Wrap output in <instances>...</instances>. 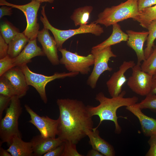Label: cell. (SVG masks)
Returning a JSON list of instances; mask_svg holds the SVG:
<instances>
[{"instance_id":"6da1fadb","label":"cell","mask_w":156,"mask_h":156,"mask_svg":"<svg viewBox=\"0 0 156 156\" xmlns=\"http://www.w3.org/2000/svg\"><path fill=\"white\" fill-rule=\"evenodd\" d=\"M59 110L57 119L58 137L63 142L77 144L86 136L85 130L93 128L92 117L81 101L76 99H57Z\"/></svg>"},{"instance_id":"7a4b0ae2","label":"cell","mask_w":156,"mask_h":156,"mask_svg":"<svg viewBox=\"0 0 156 156\" xmlns=\"http://www.w3.org/2000/svg\"><path fill=\"white\" fill-rule=\"evenodd\" d=\"M126 93L125 91H122L118 96L111 98L106 97L102 92L96 94L95 99L99 102V104L96 106H87L90 115L92 116H97L100 119L98 125L93 129H97L103 121L110 120L114 124L115 133L119 134L121 133L122 128L118 124L116 115L117 109L122 107H127L137 103L138 100V98L136 96L125 97Z\"/></svg>"},{"instance_id":"3957f363","label":"cell","mask_w":156,"mask_h":156,"mask_svg":"<svg viewBox=\"0 0 156 156\" xmlns=\"http://www.w3.org/2000/svg\"><path fill=\"white\" fill-rule=\"evenodd\" d=\"M20 99L16 95L12 97L4 117L0 120V146L5 142L9 145L14 137L21 136L18 128V120L23 109Z\"/></svg>"},{"instance_id":"277c9868","label":"cell","mask_w":156,"mask_h":156,"mask_svg":"<svg viewBox=\"0 0 156 156\" xmlns=\"http://www.w3.org/2000/svg\"><path fill=\"white\" fill-rule=\"evenodd\" d=\"M138 0H127L118 5L106 8L98 15L94 21L107 27L129 18H135L138 14Z\"/></svg>"},{"instance_id":"5b68a950","label":"cell","mask_w":156,"mask_h":156,"mask_svg":"<svg viewBox=\"0 0 156 156\" xmlns=\"http://www.w3.org/2000/svg\"><path fill=\"white\" fill-rule=\"evenodd\" d=\"M46 5L42 7L40 20L44 27L50 30L53 34L58 49L62 48L64 42L68 39L77 34L91 33L97 36H100L104 32L103 28L94 21L89 24L80 26L77 29L62 30L56 28L50 23L46 16L45 8Z\"/></svg>"},{"instance_id":"8992f818","label":"cell","mask_w":156,"mask_h":156,"mask_svg":"<svg viewBox=\"0 0 156 156\" xmlns=\"http://www.w3.org/2000/svg\"><path fill=\"white\" fill-rule=\"evenodd\" d=\"M19 67L21 69L25 76L28 85L33 86L36 89L41 99L45 103H47L48 101L45 87L48 83L57 79L75 77L79 73L78 72H56L52 75L48 76L32 72L27 64Z\"/></svg>"},{"instance_id":"52a82bcc","label":"cell","mask_w":156,"mask_h":156,"mask_svg":"<svg viewBox=\"0 0 156 156\" xmlns=\"http://www.w3.org/2000/svg\"><path fill=\"white\" fill-rule=\"evenodd\" d=\"M58 50L62 55L60 64L64 65L69 72H78L86 75L90 71V66L94 63V57L91 53L84 56L80 55L77 52H72L65 48Z\"/></svg>"},{"instance_id":"ba28073f","label":"cell","mask_w":156,"mask_h":156,"mask_svg":"<svg viewBox=\"0 0 156 156\" xmlns=\"http://www.w3.org/2000/svg\"><path fill=\"white\" fill-rule=\"evenodd\" d=\"M41 3L35 1L23 5L13 4L5 0H0V5H5L18 9L25 16L27 25L23 33L29 40L36 38L39 31V25L38 23L37 13Z\"/></svg>"},{"instance_id":"9c48e42d","label":"cell","mask_w":156,"mask_h":156,"mask_svg":"<svg viewBox=\"0 0 156 156\" xmlns=\"http://www.w3.org/2000/svg\"><path fill=\"white\" fill-rule=\"evenodd\" d=\"M91 53L94 58V67L87 80V83L91 88L94 89L101 75L106 71L112 70V68L108 65V62L111 58L115 57L117 55L112 51L111 47L100 51L92 49Z\"/></svg>"},{"instance_id":"30bf717a","label":"cell","mask_w":156,"mask_h":156,"mask_svg":"<svg viewBox=\"0 0 156 156\" xmlns=\"http://www.w3.org/2000/svg\"><path fill=\"white\" fill-rule=\"evenodd\" d=\"M132 69V75L127 82L128 86L138 94L146 96L150 91L153 75L142 70L140 65L137 64Z\"/></svg>"},{"instance_id":"8fae6325","label":"cell","mask_w":156,"mask_h":156,"mask_svg":"<svg viewBox=\"0 0 156 156\" xmlns=\"http://www.w3.org/2000/svg\"><path fill=\"white\" fill-rule=\"evenodd\" d=\"M24 106L30 117L29 122L37 128L40 135L44 138H55L58 133V119H53L47 116H40L28 105L25 104Z\"/></svg>"},{"instance_id":"7c38bea8","label":"cell","mask_w":156,"mask_h":156,"mask_svg":"<svg viewBox=\"0 0 156 156\" xmlns=\"http://www.w3.org/2000/svg\"><path fill=\"white\" fill-rule=\"evenodd\" d=\"M135 64L133 61H124L118 70L114 73L106 83L108 92L112 97L118 96L122 91V88L127 79L125 74Z\"/></svg>"},{"instance_id":"4fadbf2b","label":"cell","mask_w":156,"mask_h":156,"mask_svg":"<svg viewBox=\"0 0 156 156\" xmlns=\"http://www.w3.org/2000/svg\"><path fill=\"white\" fill-rule=\"evenodd\" d=\"M48 29L44 27L39 31L37 38L42 47V50L48 60L53 66L59 64L57 48L55 40L50 34Z\"/></svg>"},{"instance_id":"5bb4252c","label":"cell","mask_w":156,"mask_h":156,"mask_svg":"<svg viewBox=\"0 0 156 156\" xmlns=\"http://www.w3.org/2000/svg\"><path fill=\"white\" fill-rule=\"evenodd\" d=\"M3 75L6 77L12 84L16 95L20 98L26 94L29 89L25 76L19 67H14L6 72Z\"/></svg>"},{"instance_id":"9a60e30c","label":"cell","mask_w":156,"mask_h":156,"mask_svg":"<svg viewBox=\"0 0 156 156\" xmlns=\"http://www.w3.org/2000/svg\"><path fill=\"white\" fill-rule=\"evenodd\" d=\"M126 32L128 36L127 44L135 51L137 57V64L140 65L141 62L145 60L143 46L146 40L148 31H136L128 30H126Z\"/></svg>"},{"instance_id":"2e32d148","label":"cell","mask_w":156,"mask_h":156,"mask_svg":"<svg viewBox=\"0 0 156 156\" xmlns=\"http://www.w3.org/2000/svg\"><path fill=\"white\" fill-rule=\"evenodd\" d=\"M34 156H41L61 145L63 142L57 138H46L40 135L34 136L31 139Z\"/></svg>"},{"instance_id":"e0dca14e","label":"cell","mask_w":156,"mask_h":156,"mask_svg":"<svg viewBox=\"0 0 156 156\" xmlns=\"http://www.w3.org/2000/svg\"><path fill=\"white\" fill-rule=\"evenodd\" d=\"M126 109L138 118L145 136L150 137L156 134V119L148 117L143 113L138 103L126 107Z\"/></svg>"},{"instance_id":"ac0fdd59","label":"cell","mask_w":156,"mask_h":156,"mask_svg":"<svg viewBox=\"0 0 156 156\" xmlns=\"http://www.w3.org/2000/svg\"><path fill=\"white\" fill-rule=\"evenodd\" d=\"M45 55L42 49L37 45L36 38L29 40L21 52L14 58V64L15 67H20L31 62L33 57Z\"/></svg>"},{"instance_id":"d6986e66","label":"cell","mask_w":156,"mask_h":156,"mask_svg":"<svg viewBox=\"0 0 156 156\" xmlns=\"http://www.w3.org/2000/svg\"><path fill=\"white\" fill-rule=\"evenodd\" d=\"M85 132L89 139V143L92 148L98 151L104 156L115 155V151L113 146L101 137L97 129H87Z\"/></svg>"},{"instance_id":"ffe728a7","label":"cell","mask_w":156,"mask_h":156,"mask_svg":"<svg viewBox=\"0 0 156 156\" xmlns=\"http://www.w3.org/2000/svg\"><path fill=\"white\" fill-rule=\"evenodd\" d=\"M112 26V31L110 36L103 42L93 47L92 49L100 51L122 42L127 41L128 36L122 30L120 25L116 23Z\"/></svg>"},{"instance_id":"44dd1931","label":"cell","mask_w":156,"mask_h":156,"mask_svg":"<svg viewBox=\"0 0 156 156\" xmlns=\"http://www.w3.org/2000/svg\"><path fill=\"white\" fill-rule=\"evenodd\" d=\"M9 148L7 150L12 156H33L31 142H25L21 137L16 136L11 141Z\"/></svg>"},{"instance_id":"7402d4cb","label":"cell","mask_w":156,"mask_h":156,"mask_svg":"<svg viewBox=\"0 0 156 156\" xmlns=\"http://www.w3.org/2000/svg\"><path fill=\"white\" fill-rule=\"evenodd\" d=\"M29 39L23 33H19L8 44V55L14 58L21 52Z\"/></svg>"},{"instance_id":"603a6c76","label":"cell","mask_w":156,"mask_h":156,"mask_svg":"<svg viewBox=\"0 0 156 156\" xmlns=\"http://www.w3.org/2000/svg\"><path fill=\"white\" fill-rule=\"evenodd\" d=\"M93 10L92 6L86 5L77 8L75 10L70 16L75 26L87 24L90 14Z\"/></svg>"},{"instance_id":"cb8c5ba5","label":"cell","mask_w":156,"mask_h":156,"mask_svg":"<svg viewBox=\"0 0 156 156\" xmlns=\"http://www.w3.org/2000/svg\"><path fill=\"white\" fill-rule=\"evenodd\" d=\"M133 19L138 22L143 27L147 29L151 22L156 20V5L139 11Z\"/></svg>"},{"instance_id":"d4e9b609","label":"cell","mask_w":156,"mask_h":156,"mask_svg":"<svg viewBox=\"0 0 156 156\" xmlns=\"http://www.w3.org/2000/svg\"><path fill=\"white\" fill-rule=\"evenodd\" d=\"M148 34L146 40V47L144 50L145 59L150 55L154 45V42L156 39V20L151 22L147 29Z\"/></svg>"},{"instance_id":"484cf974","label":"cell","mask_w":156,"mask_h":156,"mask_svg":"<svg viewBox=\"0 0 156 156\" xmlns=\"http://www.w3.org/2000/svg\"><path fill=\"white\" fill-rule=\"evenodd\" d=\"M0 30V34L8 44L20 32L18 29L10 23L6 21L1 23Z\"/></svg>"},{"instance_id":"4316f807","label":"cell","mask_w":156,"mask_h":156,"mask_svg":"<svg viewBox=\"0 0 156 156\" xmlns=\"http://www.w3.org/2000/svg\"><path fill=\"white\" fill-rule=\"evenodd\" d=\"M140 66L142 70L153 76L156 71V45H154L151 53Z\"/></svg>"},{"instance_id":"83f0119b","label":"cell","mask_w":156,"mask_h":156,"mask_svg":"<svg viewBox=\"0 0 156 156\" xmlns=\"http://www.w3.org/2000/svg\"><path fill=\"white\" fill-rule=\"evenodd\" d=\"M0 94L12 98L16 96L12 84L3 75L0 77Z\"/></svg>"},{"instance_id":"f1b7e54d","label":"cell","mask_w":156,"mask_h":156,"mask_svg":"<svg viewBox=\"0 0 156 156\" xmlns=\"http://www.w3.org/2000/svg\"><path fill=\"white\" fill-rule=\"evenodd\" d=\"M138 104L142 110L147 109L156 113V94L149 93Z\"/></svg>"},{"instance_id":"f546056e","label":"cell","mask_w":156,"mask_h":156,"mask_svg":"<svg viewBox=\"0 0 156 156\" xmlns=\"http://www.w3.org/2000/svg\"><path fill=\"white\" fill-rule=\"evenodd\" d=\"M64 147L61 156H83L77 151L76 144L71 141H66L64 142Z\"/></svg>"},{"instance_id":"4dcf8cb0","label":"cell","mask_w":156,"mask_h":156,"mask_svg":"<svg viewBox=\"0 0 156 156\" xmlns=\"http://www.w3.org/2000/svg\"><path fill=\"white\" fill-rule=\"evenodd\" d=\"M14 67V58H11L8 55L0 59V77Z\"/></svg>"},{"instance_id":"1f68e13d","label":"cell","mask_w":156,"mask_h":156,"mask_svg":"<svg viewBox=\"0 0 156 156\" xmlns=\"http://www.w3.org/2000/svg\"><path fill=\"white\" fill-rule=\"evenodd\" d=\"M148 142L150 148L146 154V156H156V134L150 137Z\"/></svg>"},{"instance_id":"d6a6232c","label":"cell","mask_w":156,"mask_h":156,"mask_svg":"<svg viewBox=\"0 0 156 156\" xmlns=\"http://www.w3.org/2000/svg\"><path fill=\"white\" fill-rule=\"evenodd\" d=\"M12 98L0 94V120L2 118L3 112L10 102Z\"/></svg>"},{"instance_id":"836d02e7","label":"cell","mask_w":156,"mask_h":156,"mask_svg":"<svg viewBox=\"0 0 156 156\" xmlns=\"http://www.w3.org/2000/svg\"><path fill=\"white\" fill-rule=\"evenodd\" d=\"M8 44L6 42L1 35L0 34V59L8 55Z\"/></svg>"},{"instance_id":"e575fe53","label":"cell","mask_w":156,"mask_h":156,"mask_svg":"<svg viewBox=\"0 0 156 156\" xmlns=\"http://www.w3.org/2000/svg\"><path fill=\"white\" fill-rule=\"evenodd\" d=\"M156 5V0H138V5L139 11Z\"/></svg>"},{"instance_id":"d590c367","label":"cell","mask_w":156,"mask_h":156,"mask_svg":"<svg viewBox=\"0 0 156 156\" xmlns=\"http://www.w3.org/2000/svg\"><path fill=\"white\" fill-rule=\"evenodd\" d=\"M64 147L63 142L60 145L45 154L43 156H61L64 150Z\"/></svg>"},{"instance_id":"8d00e7d4","label":"cell","mask_w":156,"mask_h":156,"mask_svg":"<svg viewBox=\"0 0 156 156\" xmlns=\"http://www.w3.org/2000/svg\"><path fill=\"white\" fill-rule=\"evenodd\" d=\"M0 8V18L4 16H10L12 14V7L3 5Z\"/></svg>"},{"instance_id":"74e56055","label":"cell","mask_w":156,"mask_h":156,"mask_svg":"<svg viewBox=\"0 0 156 156\" xmlns=\"http://www.w3.org/2000/svg\"><path fill=\"white\" fill-rule=\"evenodd\" d=\"M87 156H104L103 155L98 151L92 148L87 153Z\"/></svg>"},{"instance_id":"f35d334b","label":"cell","mask_w":156,"mask_h":156,"mask_svg":"<svg viewBox=\"0 0 156 156\" xmlns=\"http://www.w3.org/2000/svg\"><path fill=\"white\" fill-rule=\"evenodd\" d=\"M149 93L156 94V79H152L151 89Z\"/></svg>"},{"instance_id":"ab89813d","label":"cell","mask_w":156,"mask_h":156,"mask_svg":"<svg viewBox=\"0 0 156 156\" xmlns=\"http://www.w3.org/2000/svg\"><path fill=\"white\" fill-rule=\"evenodd\" d=\"M0 156H12L11 154L7 150H5L2 147L0 148Z\"/></svg>"},{"instance_id":"60d3db41","label":"cell","mask_w":156,"mask_h":156,"mask_svg":"<svg viewBox=\"0 0 156 156\" xmlns=\"http://www.w3.org/2000/svg\"><path fill=\"white\" fill-rule=\"evenodd\" d=\"M54 0H31V1H38L40 3L43 2H48L50 3H52Z\"/></svg>"},{"instance_id":"b9f144b4","label":"cell","mask_w":156,"mask_h":156,"mask_svg":"<svg viewBox=\"0 0 156 156\" xmlns=\"http://www.w3.org/2000/svg\"><path fill=\"white\" fill-rule=\"evenodd\" d=\"M153 79H156V71L153 76Z\"/></svg>"}]
</instances>
